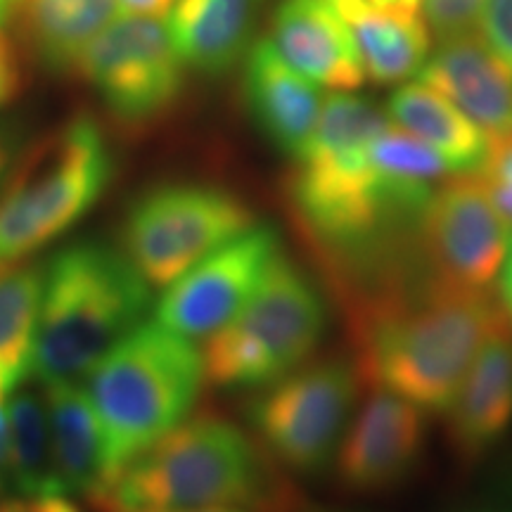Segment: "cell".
I'll list each match as a JSON object with an SVG mask.
<instances>
[{
  "mask_svg": "<svg viewBox=\"0 0 512 512\" xmlns=\"http://www.w3.org/2000/svg\"><path fill=\"white\" fill-rule=\"evenodd\" d=\"M505 313L494 297L427 285L354 313L361 380L446 413L479 347Z\"/></svg>",
  "mask_w": 512,
  "mask_h": 512,
  "instance_id": "6da1fadb",
  "label": "cell"
},
{
  "mask_svg": "<svg viewBox=\"0 0 512 512\" xmlns=\"http://www.w3.org/2000/svg\"><path fill=\"white\" fill-rule=\"evenodd\" d=\"M91 501L100 512H176L214 505L283 512L287 494L245 430L202 413L128 463Z\"/></svg>",
  "mask_w": 512,
  "mask_h": 512,
  "instance_id": "7a4b0ae2",
  "label": "cell"
},
{
  "mask_svg": "<svg viewBox=\"0 0 512 512\" xmlns=\"http://www.w3.org/2000/svg\"><path fill=\"white\" fill-rule=\"evenodd\" d=\"M152 285L102 242H76L43 268L31 375L43 387L81 382L126 332L145 320Z\"/></svg>",
  "mask_w": 512,
  "mask_h": 512,
  "instance_id": "3957f363",
  "label": "cell"
},
{
  "mask_svg": "<svg viewBox=\"0 0 512 512\" xmlns=\"http://www.w3.org/2000/svg\"><path fill=\"white\" fill-rule=\"evenodd\" d=\"M202 382V351L157 320H143L100 358L83 389L100 422L107 482L188 420Z\"/></svg>",
  "mask_w": 512,
  "mask_h": 512,
  "instance_id": "277c9868",
  "label": "cell"
},
{
  "mask_svg": "<svg viewBox=\"0 0 512 512\" xmlns=\"http://www.w3.org/2000/svg\"><path fill=\"white\" fill-rule=\"evenodd\" d=\"M112 174L110 143L88 114H76L22 150L0 185V273L81 221Z\"/></svg>",
  "mask_w": 512,
  "mask_h": 512,
  "instance_id": "5b68a950",
  "label": "cell"
},
{
  "mask_svg": "<svg viewBox=\"0 0 512 512\" xmlns=\"http://www.w3.org/2000/svg\"><path fill=\"white\" fill-rule=\"evenodd\" d=\"M323 332L318 287L280 254L245 309L207 337L204 380L221 389L271 387L309 361Z\"/></svg>",
  "mask_w": 512,
  "mask_h": 512,
  "instance_id": "8992f818",
  "label": "cell"
},
{
  "mask_svg": "<svg viewBox=\"0 0 512 512\" xmlns=\"http://www.w3.org/2000/svg\"><path fill=\"white\" fill-rule=\"evenodd\" d=\"M252 226V211L240 197L211 185L169 183L131 204L121 245L147 283L169 287Z\"/></svg>",
  "mask_w": 512,
  "mask_h": 512,
  "instance_id": "52a82bcc",
  "label": "cell"
},
{
  "mask_svg": "<svg viewBox=\"0 0 512 512\" xmlns=\"http://www.w3.org/2000/svg\"><path fill=\"white\" fill-rule=\"evenodd\" d=\"M124 128H147L183 93L185 62L159 17L128 15L83 50L74 67Z\"/></svg>",
  "mask_w": 512,
  "mask_h": 512,
  "instance_id": "ba28073f",
  "label": "cell"
},
{
  "mask_svg": "<svg viewBox=\"0 0 512 512\" xmlns=\"http://www.w3.org/2000/svg\"><path fill=\"white\" fill-rule=\"evenodd\" d=\"M361 375L344 358H323L278 380L249 406L268 456L294 472H316L335 456Z\"/></svg>",
  "mask_w": 512,
  "mask_h": 512,
  "instance_id": "9c48e42d",
  "label": "cell"
},
{
  "mask_svg": "<svg viewBox=\"0 0 512 512\" xmlns=\"http://www.w3.org/2000/svg\"><path fill=\"white\" fill-rule=\"evenodd\" d=\"M512 226L477 174L434 188L420 216L418 249L432 283L489 294L501 273Z\"/></svg>",
  "mask_w": 512,
  "mask_h": 512,
  "instance_id": "30bf717a",
  "label": "cell"
},
{
  "mask_svg": "<svg viewBox=\"0 0 512 512\" xmlns=\"http://www.w3.org/2000/svg\"><path fill=\"white\" fill-rule=\"evenodd\" d=\"M280 254L278 233L252 226L166 287L157 323L188 339L211 337L245 309Z\"/></svg>",
  "mask_w": 512,
  "mask_h": 512,
  "instance_id": "8fae6325",
  "label": "cell"
},
{
  "mask_svg": "<svg viewBox=\"0 0 512 512\" xmlns=\"http://www.w3.org/2000/svg\"><path fill=\"white\" fill-rule=\"evenodd\" d=\"M425 415L411 401L373 389L335 451L339 484L358 496L401 489L425 456Z\"/></svg>",
  "mask_w": 512,
  "mask_h": 512,
  "instance_id": "7c38bea8",
  "label": "cell"
},
{
  "mask_svg": "<svg viewBox=\"0 0 512 512\" xmlns=\"http://www.w3.org/2000/svg\"><path fill=\"white\" fill-rule=\"evenodd\" d=\"M446 439L460 463H477L512 425V325L505 318L486 335L446 408Z\"/></svg>",
  "mask_w": 512,
  "mask_h": 512,
  "instance_id": "4fadbf2b",
  "label": "cell"
},
{
  "mask_svg": "<svg viewBox=\"0 0 512 512\" xmlns=\"http://www.w3.org/2000/svg\"><path fill=\"white\" fill-rule=\"evenodd\" d=\"M418 81L451 100L489 140L512 136V74L479 36L441 43L420 67Z\"/></svg>",
  "mask_w": 512,
  "mask_h": 512,
  "instance_id": "5bb4252c",
  "label": "cell"
},
{
  "mask_svg": "<svg viewBox=\"0 0 512 512\" xmlns=\"http://www.w3.org/2000/svg\"><path fill=\"white\" fill-rule=\"evenodd\" d=\"M271 41L316 86L354 91L366 79L354 36L328 0H283L273 15Z\"/></svg>",
  "mask_w": 512,
  "mask_h": 512,
  "instance_id": "9a60e30c",
  "label": "cell"
},
{
  "mask_svg": "<svg viewBox=\"0 0 512 512\" xmlns=\"http://www.w3.org/2000/svg\"><path fill=\"white\" fill-rule=\"evenodd\" d=\"M245 100L261 133L280 152L297 159L316 128L320 93L273 46L271 38L256 41L245 62Z\"/></svg>",
  "mask_w": 512,
  "mask_h": 512,
  "instance_id": "2e32d148",
  "label": "cell"
},
{
  "mask_svg": "<svg viewBox=\"0 0 512 512\" xmlns=\"http://www.w3.org/2000/svg\"><path fill=\"white\" fill-rule=\"evenodd\" d=\"M347 24L366 74L377 83L418 74L430 50L422 0H328Z\"/></svg>",
  "mask_w": 512,
  "mask_h": 512,
  "instance_id": "e0dca14e",
  "label": "cell"
},
{
  "mask_svg": "<svg viewBox=\"0 0 512 512\" xmlns=\"http://www.w3.org/2000/svg\"><path fill=\"white\" fill-rule=\"evenodd\" d=\"M264 0H176L169 10L171 38L185 67L221 74L245 53Z\"/></svg>",
  "mask_w": 512,
  "mask_h": 512,
  "instance_id": "ac0fdd59",
  "label": "cell"
},
{
  "mask_svg": "<svg viewBox=\"0 0 512 512\" xmlns=\"http://www.w3.org/2000/svg\"><path fill=\"white\" fill-rule=\"evenodd\" d=\"M121 15L119 0H19L12 17L34 57L55 72H74L83 50Z\"/></svg>",
  "mask_w": 512,
  "mask_h": 512,
  "instance_id": "d6986e66",
  "label": "cell"
},
{
  "mask_svg": "<svg viewBox=\"0 0 512 512\" xmlns=\"http://www.w3.org/2000/svg\"><path fill=\"white\" fill-rule=\"evenodd\" d=\"M387 119L432 147L448 164L451 174H475L484 162L489 138L482 128L425 83H411L392 93Z\"/></svg>",
  "mask_w": 512,
  "mask_h": 512,
  "instance_id": "ffe728a7",
  "label": "cell"
},
{
  "mask_svg": "<svg viewBox=\"0 0 512 512\" xmlns=\"http://www.w3.org/2000/svg\"><path fill=\"white\" fill-rule=\"evenodd\" d=\"M43 389L64 489L67 494H86L91 498L107 482L105 444L93 403L79 382L50 384Z\"/></svg>",
  "mask_w": 512,
  "mask_h": 512,
  "instance_id": "44dd1931",
  "label": "cell"
},
{
  "mask_svg": "<svg viewBox=\"0 0 512 512\" xmlns=\"http://www.w3.org/2000/svg\"><path fill=\"white\" fill-rule=\"evenodd\" d=\"M41 297V266L17 264L0 273V384L5 392L31 375Z\"/></svg>",
  "mask_w": 512,
  "mask_h": 512,
  "instance_id": "7402d4cb",
  "label": "cell"
},
{
  "mask_svg": "<svg viewBox=\"0 0 512 512\" xmlns=\"http://www.w3.org/2000/svg\"><path fill=\"white\" fill-rule=\"evenodd\" d=\"M10 470L8 477L22 498L67 494L57 470L46 401L22 392L8 403ZM69 496V494H67Z\"/></svg>",
  "mask_w": 512,
  "mask_h": 512,
  "instance_id": "603a6c76",
  "label": "cell"
},
{
  "mask_svg": "<svg viewBox=\"0 0 512 512\" xmlns=\"http://www.w3.org/2000/svg\"><path fill=\"white\" fill-rule=\"evenodd\" d=\"M370 162L382 174L406 181L434 183L441 176L451 174L448 164L432 147L420 143L411 133L396 128L392 121L384 131L370 143Z\"/></svg>",
  "mask_w": 512,
  "mask_h": 512,
  "instance_id": "cb8c5ba5",
  "label": "cell"
},
{
  "mask_svg": "<svg viewBox=\"0 0 512 512\" xmlns=\"http://www.w3.org/2000/svg\"><path fill=\"white\" fill-rule=\"evenodd\" d=\"M486 0H422L425 22L441 43L472 34Z\"/></svg>",
  "mask_w": 512,
  "mask_h": 512,
  "instance_id": "d4e9b609",
  "label": "cell"
},
{
  "mask_svg": "<svg viewBox=\"0 0 512 512\" xmlns=\"http://www.w3.org/2000/svg\"><path fill=\"white\" fill-rule=\"evenodd\" d=\"M479 22L484 46L512 74V0H486Z\"/></svg>",
  "mask_w": 512,
  "mask_h": 512,
  "instance_id": "484cf974",
  "label": "cell"
},
{
  "mask_svg": "<svg viewBox=\"0 0 512 512\" xmlns=\"http://www.w3.org/2000/svg\"><path fill=\"white\" fill-rule=\"evenodd\" d=\"M22 88V64L12 38L0 29V107H5Z\"/></svg>",
  "mask_w": 512,
  "mask_h": 512,
  "instance_id": "4316f807",
  "label": "cell"
},
{
  "mask_svg": "<svg viewBox=\"0 0 512 512\" xmlns=\"http://www.w3.org/2000/svg\"><path fill=\"white\" fill-rule=\"evenodd\" d=\"M24 150V131L22 126L15 121H3L0 124V185L5 183V178L15 166L17 157Z\"/></svg>",
  "mask_w": 512,
  "mask_h": 512,
  "instance_id": "83f0119b",
  "label": "cell"
},
{
  "mask_svg": "<svg viewBox=\"0 0 512 512\" xmlns=\"http://www.w3.org/2000/svg\"><path fill=\"white\" fill-rule=\"evenodd\" d=\"M5 512H81L67 498V494L55 496H36V498H19V501L3 503Z\"/></svg>",
  "mask_w": 512,
  "mask_h": 512,
  "instance_id": "f1b7e54d",
  "label": "cell"
},
{
  "mask_svg": "<svg viewBox=\"0 0 512 512\" xmlns=\"http://www.w3.org/2000/svg\"><path fill=\"white\" fill-rule=\"evenodd\" d=\"M496 285H498V299H496V302H498V306H501L505 318H508L510 325H512V235H510L508 252H505L501 273H498V278H496Z\"/></svg>",
  "mask_w": 512,
  "mask_h": 512,
  "instance_id": "f546056e",
  "label": "cell"
},
{
  "mask_svg": "<svg viewBox=\"0 0 512 512\" xmlns=\"http://www.w3.org/2000/svg\"><path fill=\"white\" fill-rule=\"evenodd\" d=\"M176 0H119L121 10L128 15H150V17H162L169 15V10L174 8Z\"/></svg>",
  "mask_w": 512,
  "mask_h": 512,
  "instance_id": "4dcf8cb0",
  "label": "cell"
},
{
  "mask_svg": "<svg viewBox=\"0 0 512 512\" xmlns=\"http://www.w3.org/2000/svg\"><path fill=\"white\" fill-rule=\"evenodd\" d=\"M3 384H0V472L8 475L10 470V418H8V406L3 403Z\"/></svg>",
  "mask_w": 512,
  "mask_h": 512,
  "instance_id": "1f68e13d",
  "label": "cell"
},
{
  "mask_svg": "<svg viewBox=\"0 0 512 512\" xmlns=\"http://www.w3.org/2000/svg\"><path fill=\"white\" fill-rule=\"evenodd\" d=\"M176 512H259V510L238 508V505H214V508H195V510H176Z\"/></svg>",
  "mask_w": 512,
  "mask_h": 512,
  "instance_id": "d6a6232c",
  "label": "cell"
},
{
  "mask_svg": "<svg viewBox=\"0 0 512 512\" xmlns=\"http://www.w3.org/2000/svg\"><path fill=\"white\" fill-rule=\"evenodd\" d=\"M17 3L19 0H0V29H3V24L8 22L12 15H15Z\"/></svg>",
  "mask_w": 512,
  "mask_h": 512,
  "instance_id": "836d02e7",
  "label": "cell"
},
{
  "mask_svg": "<svg viewBox=\"0 0 512 512\" xmlns=\"http://www.w3.org/2000/svg\"><path fill=\"white\" fill-rule=\"evenodd\" d=\"M501 489L505 491V494L512 496V458L505 463L503 467V475H501Z\"/></svg>",
  "mask_w": 512,
  "mask_h": 512,
  "instance_id": "e575fe53",
  "label": "cell"
},
{
  "mask_svg": "<svg viewBox=\"0 0 512 512\" xmlns=\"http://www.w3.org/2000/svg\"><path fill=\"white\" fill-rule=\"evenodd\" d=\"M306 512H347V510H332V508H309Z\"/></svg>",
  "mask_w": 512,
  "mask_h": 512,
  "instance_id": "d590c367",
  "label": "cell"
},
{
  "mask_svg": "<svg viewBox=\"0 0 512 512\" xmlns=\"http://www.w3.org/2000/svg\"><path fill=\"white\" fill-rule=\"evenodd\" d=\"M3 491H5V475L0 472V496H3Z\"/></svg>",
  "mask_w": 512,
  "mask_h": 512,
  "instance_id": "8d00e7d4",
  "label": "cell"
},
{
  "mask_svg": "<svg viewBox=\"0 0 512 512\" xmlns=\"http://www.w3.org/2000/svg\"><path fill=\"white\" fill-rule=\"evenodd\" d=\"M0 512H5V508H3V505H0Z\"/></svg>",
  "mask_w": 512,
  "mask_h": 512,
  "instance_id": "74e56055",
  "label": "cell"
}]
</instances>
